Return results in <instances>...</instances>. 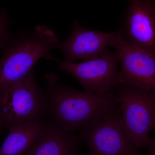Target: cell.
<instances>
[{
	"label": "cell",
	"instance_id": "ba28073f",
	"mask_svg": "<svg viewBox=\"0 0 155 155\" xmlns=\"http://www.w3.org/2000/svg\"><path fill=\"white\" fill-rule=\"evenodd\" d=\"M114 48L121 66L119 83L155 91V56L128 43L119 33Z\"/></svg>",
	"mask_w": 155,
	"mask_h": 155
},
{
	"label": "cell",
	"instance_id": "8992f818",
	"mask_svg": "<svg viewBox=\"0 0 155 155\" xmlns=\"http://www.w3.org/2000/svg\"><path fill=\"white\" fill-rule=\"evenodd\" d=\"M48 60L57 63L60 70L72 75L85 91L104 94L116 90L119 84L118 54L109 48L98 58L82 63L61 61L51 55Z\"/></svg>",
	"mask_w": 155,
	"mask_h": 155
},
{
	"label": "cell",
	"instance_id": "7a4b0ae2",
	"mask_svg": "<svg viewBox=\"0 0 155 155\" xmlns=\"http://www.w3.org/2000/svg\"><path fill=\"white\" fill-rule=\"evenodd\" d=\"M60 43L55 31L45 25H36L32 32L23 31L11 38L0 59V88L23 79L40 59L48 60Z\"/></svg>",
	"mask_w": 155,
	"mask_h": 155
},
{
	"label": "cell",
	"instance_id": "6da1fadb",
	"mask_svg": "<svg viewBox=\"0 0 155 155\" xmlns=\"http://www.w3.org/2000/svg\"><path fill=\"white\" fill-rule=\"evenodd\" d=\"M44 78L47 115L67 132L81 131L118 104L116 90L104 94L77 90L58 83V76L53 72L47 73Z\"/></svg>",
	"mask_w": 155,
	"mask_h": 155
},
{
	"label": "cell",
	"instance_id": "3957f363",
	"mask_svg": "<svg viewBox=\"0 0 155 155\" xmlns=\"http://www.w3.org/2000/svg\"><path fill=\"white\" fill-rule=\"evenodd\" d=\"M47 115L45 92L34 69L22 80L0 88V117L4 126L41 121Z\"/></svg>",
	"mask_w": 155,
	"mask_h": 155
},
{
	"label": "cell",
	"instance_id": "30bf717a",
	"mask_svg": "<svg viewBox=\"0 0 155 155\" xmlns=\"http://www.w3.org/2000/svg\"><path fill=\"white\" fill-rule=\"evenodd\" d=\"M82 142L80 135L67 132L52 121H44L35 143L24 155H79Z\"/></svg>",
	"mask_w": 155,
	"mask_h": 155
},
{
	"label": "cell",
	"instance_id": "5bb4252c",
	"mask_svg": "<svg viewBox=\"0 0 155 155\" xmlns=\"http://www.w3.org/2000/svg\"><path fill=\"white\" fill-rule=\"evenodd\" d=\"M4 123L2 121V119H1V117H0V131L2 130L3 127H4Z\"/></svg>",
	"mask_w": 155,
	"mask_h": 155
},
{
	"label": "cell",
	"instance_id": "4fadbf2b",
	"mask_svg": "<svg viewBox=\"0 0 155 155\" xmlns=\"http://www.w3.org/2000/svg\"><path fill=\"white\" fill-rule=\"evenodd\" d=\"M147 147L149 150L148 155H155V136L150 137Z\"/></svg>",
	"mask_w": 155,
	"mask_h": 155
},
{
	"label": "cell",
	"instance_id": "8fae6325",
	"mask_svg": "<svg viewBox=\"0 0 155 155\" xmlns=\"http://www.w3.org/2000/svg\"><path fill=\"white\" fill-rule=\"evenodd\" d=\"M44 125L43 120L10 126L9 135L0 148V155H25L35 143Z\"/></svg>",
	"mask_w": 155,
	"mask_h": 155
},
{
	"label": "cell",
	"instance_id": "52a82bcc",
	"mask_svg": "<svg viewBox=\"0 0 155 155\" xmlns=\"http://www.w3.org/2000/svg\"><path fill=\"white\" fill-rule=\"evenodd\" d=\"M119 31L128 43L155 56V0H128Z\"/></svg>",
	"mask_w": 155,
	"mask_h": 155
},
{
	"label": "cell",
	"instance_id": "5b68a950",
	"mask_svg": "<svg viewBox=\"0 0 155 155\" xmlns=\"http://www.w3.org/2000/svg\"><path fill=\"white\" fill-rule=\"evenodd\" d=\"M116 92L129 133L140 149L147 147L150 132L155 130V91L119 84Z\"/></svg>",
	"mask_w": 155,
	"mask_h": 155
},
{
	"label": "cell",
	"instance_id": "277c9868",
	"mask_svg": "<svg viewBox=\"0 0 155 155\" xmlns=\"http://www.w3.org/2000/svg\"><path fill=\"white\" fill-rule=\"evenodd\" d=\"M87 155H139L137 146L124 122L119 106L91 122L81 131Z\"/></svg>",
	"mask_w": 155,
	"mask_h": 155
},
{
	"label": "cell",
	"instance_id": "7c38bea8",
	"mask_svg": "<svg viewBox=\"0 0 155 155\" xmlns=\"http://www.w3.org/2000/svg\"><path fill=\"white\" fill-rule=\"evenodd\" d=\"M10 22L5 12H0V48L4 49L11 38L8 28Z\"/></svg>",
	"mask_w": 155,
	"mask_h": 155
},
{
	"label": "cell",
	"instance_id": "9a60e30c",
	"mask_svg": "<svg viewBox=\"0 0 155 155\" xmlns=\"http://www.w3.org/2000/svg\"><path fill=\"white\" fill-rule=\"evenodd\" d=\"M148 155V154H147V155Z\"/></svg>",
	"mask_w": 155,
	"mask_h": 155
},
{
	"label": "cell",
	"instance_id": "9c48e42d",
	"mask_svg": "<svg viewBox=\"0 0 155 155\" xmlns=\"http://www.w3.org/2000/svg\"><path fill=\"white\" fill-rule=\"evenodd\" d=\"M119 35L118 30L106 32L83 28L76 20L69 37L60 43L58 48L64 54L66 62L90 61L99 57L109 47L114 48Z\"/></svg>",
	"mask_w": 155,
	"mask_h": 155
}]
</instances>
